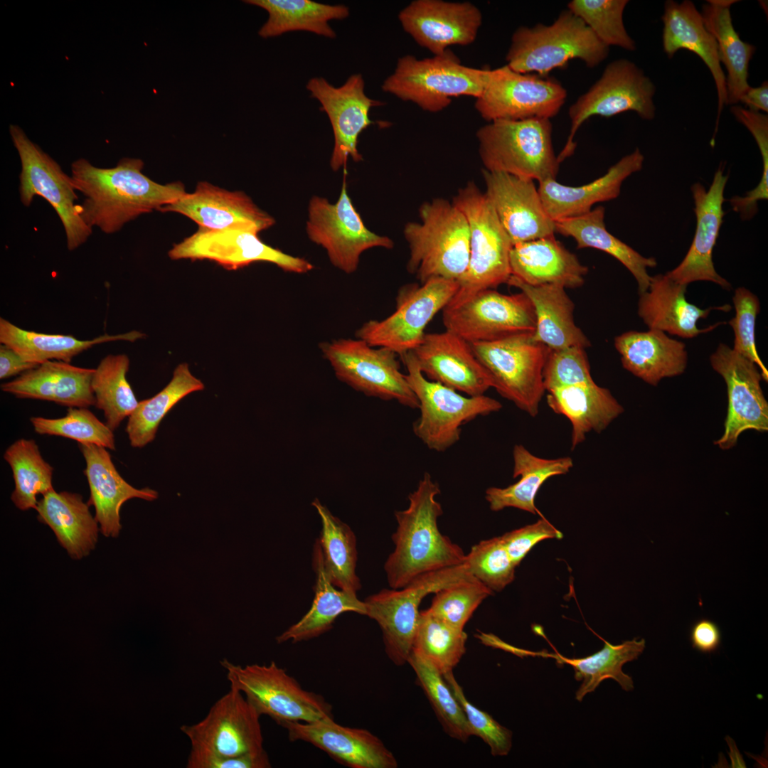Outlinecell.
Returning a JSON list of instances; mask_svg holds the SVG:
<instances>
[{
	"mask_svg": "<svg viewBox=\"0 0 768 768\" xmlns=\"http://www.w3.org/2000/svg\"><path fill=\"white\" fill-rule=\"evenodd\" d=\"M144 162L124 157L111 168L80 158L71 164V179L84 196L78 212L90 228L113 234L141 215L160 210L186 193L179 181L160 184L143 174Z\"/></svg>",
	"mask_w": 768,
	"mask_h": 768,
	"instance_id": "6da1fadb",
	"label": "cell"
},
{
	"mask_svg": "<svg viewBox=\"0 0 768 768\" xmlns=\"http://www.w3.org/2000/svg\"><path fill=\"white\" fill-rule=\"evenodd\" d=\"M439 484L425 472L408 496L409 505L395 513V545L384 569L392 589H401L425 573L463 563L466 555L458 545L441 533L437 519L442 515L436 500Z\"/></svg>",
	"mask_w": 768,
	"mask_h": 768,
	"instance_id": "7a4b0ae2",
	"label": "cell"
},
{
	"mask_svg": "<svg viewBox=\"0 0 768 768\" xmlns=\"http://www.w3.org/2000/svg\"><path fill=\"white\" fill-rule=\"evenodd\" d=\"M543 384L549 407L571 424L572 450L588 433L602 432L624 412L611 392L594 381L583 348L550 350Z\"/></svg>",
	"mask_w": 768,
	"mask_h": 768,
	"instance_id": "3957f363",
	"label": "cell"
},
{
	"mask_svg": "<svg viewBox=\"0 0 768 768\" xmlns=\"http://www.w3.org/2000/svg\"><path fill=\"white\" fill-rule=\"evenodd\" d=\"M420 222H410L404 236L410 249L409 273L422 283L432 278L458 281L469 260L470 231L464 213L453 203L437 198L419 208Z\"/></svg>",
	"mask_w": 768,
	"mask_h": 768,
	"instance_id": "277c9868",
	"label": "cell"
},
{
	"mask_svg": "<svg viewBox=\"0 0 768 768\" xmlns=\"http://www.w3.org/2000/svg\"><path fill=\"white\" fill-rule=\"evenodd\" d=\"M609 48L567 9L550 24L521 26L512 34L506 55L507 65L521 73L546 77L572 60H582L590 68L602 63Z\"/></svg>",
	"mask_w": 768,
	"mask_h": 768,
	"instance_id": "5b68a950",
	"label": "cell"
},
{
	"mask_svg": "<svg viewBox=\"0 0 768 768\" xmlns=\"http://www.w3.org/2000/svg\"><path fill=\"white\" fill-rule=\"evenodd\" d=\"M489 73L490 69L462 64L449 49L422 59L408 54L398 58L394 72L381 87L424 111L439 112L447 108L454 97H479Z\"/></svg>",
	"mask_w": 768,
	"mask_h": 768,
	"instance_id": "8992f818",
	"label": "cell"
},
{
	"mask_svg": "<svg viewBox=\"0 0 768 768\" xmlns=\"http://www.w3.org/2000/svg\"><path fill=\"white\" fill-rule=\"evenodd\" d=\"M549 119L496 120L476 132L484 169L539 182L555 179L560 162Z\"/></svg>",
	"mask_w": 768,
	"mask_h": 768,
	"instance_id": "52a82bcc",
	"label": "cell"
},
{
	"mask_svg": "<svg viewBox=\"0 0 768 768\" xmlns=\"http://www.w3.org/2000/svg\"><path fill=\"white\" fill-rule=\"evenodd\" d=\"M452 203L468 221L470 247L466 270L457 281L458 290L448 304L507 284L511 276L509 255L513 246L491 202L474 182L462 188Z\"/></svg>",
	"mask_w": 768,
	"mask_h": 768,
	"instance_id": "ba28073f",
	"label": "cell"
},
{
	"mask_svg": "<svg viewBox=\"0 0 768 768\" xmlns=\"http://www.w3.org/2000/svg\"><path fill=\"white\" fill-rule=\"evenodd\" d=\"M400 358L407 369L405 378L419 402L420 415L413 423V432L430 450L446 451L459 440L463 425L502 408L501 403L494 398L484 395L464 396L428 380L412 351Z\"/></svg>",
	"mask_w": 768,
	"mask_h": 768,
	"instance_id": "9c48e42d",
	"label": "cell"
},
{
	"mask_svg": "<svg viewBox=\"0 0 768 768\" xmlns=\"http://www.w3.org/2000/svg\"><path fill=\"white\" fill-rule=\"evenodd\" d=\"M220 663L230 686L239 690L260 716L267 715L280 726L333 718L332 706L323 695L302 688L274 661L241 666L223 658Z\"/></svg>",
	"mask_w": 768,
	"mask_h": 768,
	"instance_id": "30bf717a",
	"label": "cell"
},
{
	"mask_svg": "<svg viewBox=\"0 0 768 768\" xmlns=\"http://www.w3.org/2000/svg\"><path fill=\"white\" fill-rule=\"evenodd\" d=\"M470 344L498 393L530 416H537L545 395L543 370L550 349L535 341L533 334Z\"/></svg>",
	"mask_w": 768,
	"mask_h": 768,
	"instance_id": "8fae6325",
	"label": "cell"
},
{
	"mask_svg": "<svg viewBox=\"0 0 768 768\" xmlns=\"http://www.w3.org/2000/svg\"><path fill=\"white\" fill-rule=\"evenodd\" d=\"M655 92L654 82L631 60L619 58L608 63L599 78L570 106V132L558 156V161L573 154L577 146L575 134L592 117L608 118L631 111L643 119H654Z\"/></svg>",
	"mask_w": 768,
	"mask_h": 768,
	"instance_id": "7c38bea8",
	"label": "cell"
},
{
	"mask_svg": "<svg viewBox=\"0 0 768 768\" xmlns=\"http://www.w3.org/2000/svg\"><path fill=\"white\" fill-rule=\"evenodd\" d=\"M471 575L463 562L422 575L401 589H383L364 600L366 616L378 624L385 651L394 664L407 663L422 599Z\"/></svg>",
	"mask_w": 768,
	"mask_h": 768,
	"instance_id": "4fadbf2b",
	"label": "cell"
},
{
	"mask_svg": "<svg viewBox=\"0 0 768 768\" xmlns=\"http://www.w3.org/2000/svg\"><path fill=\"white\" fill-rule=\"evenodd\" d=\"M9 133L21 166L18 188L21 202L28 207L36 196L47 201L62 223L68 250L78 248L87 240L92 229L79 214L78 205L75 203L78 198L71 176L33 142L19 126L11 124Z\"/></svg>",
	"mask_w": 768,
	"mask_h": 768,
	"instance_id": "5bb4252c",
	"label": "cell"
},
{
	"mask_svg": "<svg viewBox=\"0 0 768 768\" xmlns=\"http://www.w3.org/2000/svg\"><path fill=\"white\" fill-rule=\"evenodd\" d=\"M324 357L341 381L363 394L395 400L412 408L419 402L400 370L398 354L360 338H338L319 343Z\"/></svg>",
	"mask_w": 768,
	"mask_h": 768,
	"instance_id": "9a60e30c",
	"label": "cell"
},
{
	"mask_svg": "<svg viewBox=\"0 0 768 768\" xmlns=\"http://www.w3.org/2000/svg\"><path fill=\"white\" fill-rule=\"evenodd\" d=\"M459 288L456 280L432 278L420 285L407 284L396 296L395 311L382 320L362 324L356 338L375 347L388 348L400 356L422 341L425 329L435 314L452 300Z\"/></svg>",
	"mask_w": 768,
	"mask_h": 768,
	"instance_id": "2e32d148",
	"label": "cell"
},
{
	"mask_svg": "<svg viewBox=\"0 0 768 768\" xmlns=\"http://www.w3.org/2000/svg\"><path fill=\"white\" fill-rule=\"evenodd\" d=\"M338 201L331 203L314 196L309 201L306 230L309 238L325 249L331 263L346 274L358 269L361 255L373 247L393 249V241L364 225L347 191L346 169Z\"/></svg>",
	"mask_w": 768,
	"mask_h": 768,
	"instance_id": "e0dca14e",
	"label": "cell"
},
{
	"mask_svg": "<svg viewBox=\"0 0 768 768\" xmlns=\"http://www.w3.org/2000/svg\"><path fill=\"white\" fill-rule=\"evenodd\" d=\"M567 92L555 79L534 73H521L507 65L490 70L474 107L488 122L496 120L549 119L555 117L566 102Z\"/></svg>",
	"mask_w": 768,
	"mask_h": 768,
	"instance_id": "ac0fdd59",
	"label": "cell"
},
{
	"mask_svg": "<svg viewBox=\"0 0 768 768\" xmlns=\"http://www.w3.org/2000/svg\"><path fill=\"white\" fill-rule=\"evenodd\" d=\"M442 321L450 331L469 343L489 342L506 337L533 334L534 306L522 292L505 294L495 289L479 291L442 309Z\"/></svg>",
	"mask_w": 768,
	"mask_h": 768,
	"instance_id": "d6986e66",
	"label": "cell"
},
{
	"mask_svg": "<svg viewBox=\"0 0 768 768\" xmlns=\"http://www.w3.org/2000/svg\"><path fill=\"white\" fill-rule=\"evenodd\" d=\"M260 715L237 688L229 690L199 722L183 725L191 752L217 757H238L264 752Z\"/></svg>",
	"mask_w": 768,
	"mask_h": 768,
	"instance_id": "ffe728a7",
	"label": "cell"
},
{
	"mask_svg": "<svg viewBox=\"0 0 768 768\" xmlns=\"http://www.w3.org/2000/svg\"><path fill=\"white\" fill-rule=\"evenodd\" d=\"M172 260L189 259L213 261L229 270H235L253 262L272 263L282 270L304 274L314 265L304 258L287 254L272 247L251 230L227 228L210 230L198 228V230L169 251Z\"/></svg>",
	"mask_w": 768,
	"mask_h": 768,
	"instance_id": "44dd1931",
	"label": "cell"
},
{
	"mask_svg": "<svg viewBox=\"0 0 768 768\" xmlns=\"http://www.w3.org/2000/svg\"><path fill=\"white\" fill-rule=\"evenodd\" d=\"M713 370L724 379L728 407L725 430L714 442L720 449L736 445L747 430H768V403L762 390V379L757 366L725 343H720L710 356Z\"/></svg>",
	"mask_w": 768,
	"mask_h": 768,
	"instance_id": "7402d4cb",
	"label": "cell"
},
{
	"mask_svg": "<svg viewBox=\"0 0 768 768\" xmlns=\"http://www.w3.org/2000/svg\"><path fill=\"white\" fill-rule=\"evenodd\" d=\"M306 87L327 114L333 129L334 144L330 159L333 171L346 169L348 157L355 162L363 160L358 149L360 134L374 122L369 117L372 107L382 105L368 97L361 74L351 75L340 87H334L322 77L311 78Z\"/></svg>",
	"mask_w": 768,
	"mask_h": 768,
	"instance_id": "603a6c76",
	"label": "cell"
},
{
	"mask_svg": "<svg viewBox=\"0 0 768 768\" xmlns=\"http://www.w3.org/2000/svg\"><path fill=\"white\" fill-rule=\"evenodd\" d=\"M398 19L403 30L434 55L452 46L474 43L482 14L469 1L414 0L400 11Z\"/></svg>",
	"mask_w": 768,
	"mask_h": 768,
	"instance_id": "cb8c5ba5",
	"label": "cell"
},
{
	"mask_svg": "<svg viewBox=\"0 0 768 768\" xmlns=\"http://www.w3.org/2000/svg\"><path fill=\"white\" fill-rule=\"evenodd\" d=\"M485 194L513 245L554 235L555 222L547 213L533 180L482 170Z\"/></svg>",
	"mask_w": 768,
	"mask_h": 768,
	"instance_id": "d4e9b609",
	"label": "cell"
},
{
	"mask_svg": "<svg viewBox=\"0 0 768 768\" xmlns=\"http://www.w3.org/2000/svg\"><path fill=\"white\" fill-rule=\"evenodd\" d=\"M728 175L719 168L708 190L700 183L691 186L695 203L696 228L691 245L681 262L666 274L675 282L688 285L696 281H708L729 290L730 283L715 270L713 252L719 235L725 212L724 190Z\"/></svg>",
	"mask_w": 768,
	"mask_h": 768,
	"instance_id": "484cf974",
	"label": "cell"
},
{
	"mask_svg": "<svg viewBox=\"0 0 768 768\" xmlns=\"http://www.w3.org/2000/svg\"><path fill=\"white\" fill-rule=\"evenodd\" d=\"M417 363L426 378L468 396L483 395L493 381L476 357L471 344L445 330L425 333L413 350Z\"/></svg>",
	"mask_w": 768,
	"mask_h": 768,
	"instance_id": "4316f807",
	"label": "cell"
},
{
	"mask_svg": "<svg viewBox=\"0 0 768 768\" xmlns=\"http://www.w3.org/2000/svg\"><path fill=\"white\" fill-rule=\"evenodd\" d=\"M292 742L302 741L321 750L336 762L351 768H395L398 762L383 742L370 731L343 726L334 718L314 722H287Z\"/></svg>",
	"mask_w": 768,
	"mask_h": 768,
	"instance_id": "83f0119b",
	"label": "cell"
},
{
	"mask_svg": "<svg viewBox=\"0 0 768 768\" xmlns=\"http://www.w3.org/2000/svg\"><path fill=\"white\" fill-rule=\"evenodd\" d=\"M159 211L182 214L199 228L210 230L245 229L259 233L275 223L245 193L227 191L206 181L199 182L193 193H186Z\"/></svg>",
	"mask_w": 768,
	"mask_h": 768,
	"instance_id": "f1b7e54d",
	"label": "cell"
},
{
	"mask_svg": "<svg viewBox=\"0 0 768 768\" xmlns=\"http://www.w3.org/2000/svg\"><path fill=\"white\" fill-rule=\"evenodd\" d=\"M687 285L679 284L666 274L651 277L648 289L639 294L638 314L649 329L660 330L683 338H692L709 332L722 322L705 329L697 326L712 310L728 312L731 306L724 304L701 309L686 298Z\"/></svg>",
	"mask_w": 768,
	"mask_h": 768,
	"instance_id": "f546056e",
	"label": "cell"
},
{
	"mask_svg": "<svg viewBox=\"0 0 768 768\" xmlns=\"http://www.w3.org/2000/svg\"><path fill=\"white\" fill-rule=\"evenodd\" d=\"M90 491L88 505L95 509L100 531L105 537L117 538L122 529L119 511L122 506L134 498L152 501L158 492L150 488L136 489L119 474L107 448L91 444H80Z\"/></svg>",
	"mask_w": 768,
	"mask_h": 768,
	"instance_id": "4dcf8cb0",
	"label": "cell"
},
{
	"mask_svg": "<svg viewBox=\"0 0 768 768\" xmlns=\"http://www.w3.org/2000/svg\"><path fill=\"white\" fill-rule=\"evenodd\" d=\"M663 23L662 44L669 58L681 49L697 55L709 69L718 94L715 135L722 109L727 105L725 75L719 60L716 41L706 28L700 12L693 1L681 3L668 0L661 17Z\"/></svg>",
	"mask_w": 768,
	"mask_h": 768,
	"instance_id": "1f68e13d",
	"label": "cell"
},
{
	"mask_svg": "<svg viewBox=\"0 0 768 768\" xmlns=\"http://www.w3.org/2000/svg\"><path fill=\"white\" fill-rule=\"evenodd\" d=\"M644 160L636 148L587 184L573 187L555 179L539 182L538 190L547 213L554 221L574 218L590 212L597 203L617 198L624 181L642 169Z\"/></svg>",
	"mask_w": 768,
	"mask_h": 768,
	"instance_id": "d6a6232c",
	"label": "cell"
},
{
	"mask_svg": "<svg viewBox=\"0 0 768 768\" xmlns=\"http://www.w3.org/2000/svg\"><path fill=\"white\" fill-rule=\"evenodd\" d=\"M95 369L48 361L1 385V389L18 398L54 402L69 407L95 405L91 381Z\"/></svg>",
	"mask_w": 768,
	"mask_h": 768,
	"instance_id": "836d02e7",
	"label": "cell"
},
{
	"mask_svg": "<svg viewBox=\"0 0 768 768\" xmlns=\"http://www.w3.org/2000/svg\"><path fill=\"white\" fill-rule=\"evenodd\" d=\"M614 346L624 368L653 386L681 375L687 366L685 343L660 330L624 332L615 337Z\"/></svg>",
	"mask_w": 768,
	"mask_h": 768,
	"instance_id": "e575fe53",
	"label": "cell"
},
{
	"mask_svg": "<svg viewBox=\"0 0 768 768\" xmlns=\"http://www.w3.org/2000/svg\"><path fill=\"white\" fill-rule=\"evenodd\" d=\"M511 275L530 285L557 284L577 288L588 268L554 235L515 244L509 255Z\"/></svg>",
	"mask_w": 768,
	"mask_h": 768,
	"instance_id": "d590c367",
	"label": "cell"
},
{
	"mask_svg": "<svg viewBox=\"0 0 768 768\" xmlns=\"http://www.w3.org/2000/svg\"><path fill=\"white\" fill-rule=\"evenodd\" d=\"M507 284L520 289L531 301L535 314V341L552 351L572 347L586 348L590 342L574 321L575 305L565 291L557 284H528L511 275Z\"/></svg>",
	"mask_w": 768,
	"mask_h": 768,
	"instance_id": "8d00e7d4",
	"label": "cell"
},
{
	"mask_svg": "<svg viewBox=\"0 0 768 768\" xmlns=\"http://www.w3.org/2000/svg\"><path fill=\"white\" fill-rule=\"evenodd\" d=\"M313 567L316 573L314 598L302 618L276 638L278 644L297 643L319 636L331 629L336 618L344 612L366 615L364 601L356 593L336 587L326 571L318 540L313 549Z\"/></svg>",
	"mask_w": 768,
	"mask_h": 768,
	"instance_id": "74e56055",
	"label": "cell"
},
{
	"mask_svg": "<svg viewBox=\"0 0 768 768\" xmlns=\"http://www.w3.org/2000/svg\"><path fill=\"white\" fill-rule=\"evenodd\" d=\"M36 510L38 521L51 528L73 559L80 560L95 549L99 523L80 494L53 489L38 501Z\"/></svg>",
	"mask_w": 768,
	"mask_h": 768,
	"instance_id": "f35d334b",
	"label": "cell"
},
{
	"mask_svg": "<svg viewBox=\"0 0 768 768\" xmlns=\"http://www.w3.org/2000/svg\"><path fill=\"white\" fill-rule=\"evenodd\" d=\"M513 460V477H519L518 481L506 488L486 490L485 498L493 511L512 507L535 514V498L542 485L551 477L567 474L573 466L570 457L541 458L522 444L514 445Z\"/></svg>",
	"mask_w": 768,
	"mask_h": 768,
	"instance_id": "ab89813d",
	"label": "cell"
},
{
	"mask_svg": "<svg viewBox=\"0 0 768 768\" xmlns=\"http://www.w3.org/2000/svg\"><path fill=\"white\" fill-rule=\"evenodd\" d=\"M735 0H708L700 12L704 24L714 37L718 58L727 70V105L740 102L750 87L748 83L750 62L755 52L753 45L743 41L732 24L730 8Z\"/></svg>",
	"mask_w": 768,
	"mask_h": 768,
	"instance_id": "60d3db41",
	"label": "cell"
},
{
	"mask_svg": "<svg viewBox=\"0 0 768 768\" xmlns=\"http://www.w3.org/2000/svg\"><path fill=\"white\" fill-rule=\"evenodd\" d=\"M605 209L602 206L574 218L555 222V233L572 238L577 249L594 248L607 252L619 261L634 276L639 294L646 292L651 277L648 268L657 265L654 257H646L612 235L604 223Z\"/></svg>",
	"mask_w": 768,
	"mask_h": 768,
	"instance_id": "b9f144b4",
	"label": "cell"
},
{
	"mask_svg": "<svg viewBox=\"0 0 768 768\" xmlns=\"http://www.w3.org/2000/svg\"><path fill=\"white\" fill-rule=\"evenodd\" d=\"M602 640L604 646L601 650L580 658H568L558 652L550 654L519 650V654L552 658L558 663L570 665L575 671V678L582 681L576 692L578 701H582L585 695L593 692L602 681L607 678L617 681L625 691L632 690V678L623 672L622 666L627 662L637 659L643 653L646 646L645 640L634 639L617 645Z\"/></svg>",
	"mask_w": 768,
	"mask_h": 768,
	"instance_id": "7bdbcfd3",
	"label": "cell"
},
{
	"mask_svg": "<svg viewBox=\"0 0 768 768\" xmlns=\"http://www.w3.org/2000/svg\"><path fill=\"white\" fill-rule=\"evenodd\" d=\"M144 336L137 331L118 335L105 334L91 340L72 335L47 334L27 331L0 319V342L17 352L26 361L41 364L48 361L70 363L73 358L94 345L114 341H134Z\"/></svg>",
	"mask_w": 768,
	"mask_h": 768,
	"instance_id": "ee69618b",
	"label": "cell"
},
{
	"mask_svg": "<svg viewBox=\"0 0 768 768\" xmlns=\"http://www.w3.org/2000/svg\"><path fill=\"white\" fill-rule=\"evenodd\" d=\"M269 14L258 33L264 38L292 31H309L329 38L336 37L329 22L343 20L349 16L343 4L331 5L310 0H247Z\"/></svg>",
	"mask_w": 768,
	"mask_h": 768,
	"instance_id": "f6af8a7d",
	"label": "cell"
},
{
	"mask_svg": "<svg viewBox=\"0 0 768 768\" xmlns=\"http://www.w3.org/2000/svg\"><path fill=\"white\" fill-rule=\"evenodd\" d=\"M204 384L191 373L187 363L179 364L169 383L154 396L139 402L126 427L130 444L141 448L151 442L165 415L188 394L202 390Z\"/></svg>",
	"mask_w": 768,
	"mask_h": 768,
	"instance_id": "bcb514c9",
	"label": "cell"
},
{
	"mask_svg": "<svg viewBox=\"0 0 768 768\" xmlns=\"http://www.w3.org/2000/svg\"><path fill=\"white\" fill-rule=\"evenodd\" d=\"M311 504L321 519V530L317 540L332 583L341 590L356 593L361 585L356 573L358 558L353 532L318 498Z\"/></svg>",
	"mask_w": 768,
	"mask_h": 768,
	"instance_id": "7dc6e473",
	"label": "cell"
},
{
	"mask_svg": "<svg viewBox=\"0 0 768 768\" xmlns=\"http://www.w3.org/2000/svg\"><path fill=\"white\" fill-rule=\"evenodd\" d=\"M3 457L13 473L12 502L21 511L36 509L37 496H43L54 489L52 484L53 468L43 458L33 439L21 438L16 440L6 449Z\"/></svg>",
	"mask_w": 768,
	"mask_h": 768,
	"instance_id": "c3c4849f",
	"label": "cell"
},
{
	"mask_svg": "<svg viewBox=\"0 0 768 768\" xmlns=\"http://www.w3.org/2000/svg\"><path fill=\"white\" fill-rule=\"evenodd\" d=\"M129 367L127 355L110 354L101 360L92 375L91 387L95 406L103 412L106 425L112 431L139 404L126 378Z\"/></svg>",
	"mask_w": 768,
	"mask_h": 768,
	"instance_id": "681fc988",
	"label": "cell"
},
{
	"mask_svg": "<svg viewBox=\"0 0 768 768\" xmlns=\"http://www.w3.org/2000/svg\"><path fill=\"white\" fill-rule=\"evenodd\" d=\"M466 640L464 629L448 624L427 609L420 611L411 653L444 675L452 671L462 659Z\"/></svg>",
	"mask_w": 768,
	"mask_h": 768,
	"instance_id": "f907efd6",
	"label": "cell"
},
{
	"mask_svg": "<svg viewBox=\"0 0 768 768\" xmlns=\"http://www.w3.org/2000/svg\"><path fill=\"white\" fill-rule=\"evenodd\" d=\"M407 663L417 676L441 723L451 737L466 742L472 735L464 712L454 695L443 675L420 656L410 653Z\"/></svg>",
	"mask_w": 768,
	"mask_h": 768,
	"instance_id": "816d5d0a",
	"label": "cell"
},
{
	"mask_svg": "<svg viewBox=\"0 0 768 768\" xmlns=\"http://www.w3.org/2000/svg\"><path fill=\"white\" fill-rule=\"evenodd\" d=\"M628 3V0H572L567 6L605 46L634 51L636 43L629 35L623 19Z\"/></svg>",
	"mask_w": 768,
	"mask_h": 768,
	"instance_id": "f5cc1de1",
	"label": "cell"
},
{
	"mask_svg": "<svg viewBox=\"0 0 768 768\" xmlns=\"http://www.w3.org/2000/svg\"><path fill=\"white\" fill-rule=\"evenodd\" d=\"M30 420L38 434L63 437L80 444L115 449L113 431L87 407H69L66 415L60 418L32 417Z\"/></svg>",
	"mask_w": 768,
	"mask_h": 768,
	"instance_id": "db71d44e",
	"label": "cell"
},
{
	"mask_svg": "<svg viewBox=\"0 0 768 768\" xmlns=\"http://www.w3.org/2000/svg\"><path fill=\"white\" fill-rule=\"evenodd\" d=\"M492 593L484 584L470 576L437 591L427 609L448 624L464 629L474 612Z\"/></svg>",
	"mask_w": 768,
	"mask_h": 768,
	"instance_id": "11a10c76",
	"label": "cell"
},
{
	"mask_svg": "<svg viewBox=\"0 0 768 768\" xmlns=\"http://www.w3.org/2000/svg\"><path fill=\"white\" fill-rule=\"evenodd\" d=\"M464 562L470 573L493 592L502 590L514 580L516 566L500 536L471 547Z\"/></svg>",
	"mask_w": 768,
	"mask_h": 768,
	"instance_id": "9f6ffc18",
	"label": "cell"
},
{
	"mask_svg": "<svg viewBox=\"0 0 768 768\" xmlns=\"http://www.w3.org/2000/svg\"><path fill=\"white\" fill-rule=\"evenodd\" d=\"M732 302L735 316L730 320L735 340L733 349L754 363L760 370L762 378L768 380V370L758 354L755 343V323L760 311L758 297L751 291L739 287L735 289Z\"/></svg>",
	"mask_w": 768,
	"mask_h": 768,
	"instance_id": "6f0895ef",
	"label": "cell"
},
{
	"mask_svg": "<svg viewBox=\"0 0 768 768\" xmlns=\"http://www.w3.org/2000/svg\"><path fill=\"white\" fill-rule=\"evenodd\" d=\"M443 677L463 709L472 735L486 743L492 755H507L512 746V732L467 700L452 671L444 673Z\"/></svg>",
	"mask_w": 768,
	"mask_h": 768,
	"instance_id": "680465c9",
	"label": "cell"
},
{
	"mask_svg": "<svg viewBox=\"0 0 768 768\" xmlns=\"http://www.w3.org/2000/svg\"><path fill=\"white\" fill-rule=\"evenodd\" d=\"M730 112L736 119L745 125L755 139L762 159L761 180L753 190L741 198L742 204L747 209H756L760 200L768 197V117L767 114L754 112L740 105H732Z\"/></svg>",
	"mask_w": 768,
	"mask_h": 768,
	"instance_id": "91938a15",
	"label": "cell"
},
{
	"mask_svg": "<svg viewBox=\"0 0 768 768\" xmlns=\"http://www.w3.org/2000/svg\"><path fill=\"white\" fill-rule=\"evenodd\" d=\"M500 537L516 567L535 545L545 539L562 538V533L542 518L533 524L507 532Z\"/></svg>",
	"mask_w": 768,
	"mask_h": 768,
	"instance_id": "94428289",
	"label": "cell"
},
{
	"mask_svg": "<svg viewBox=\"0 0 768 768\" xmlns=\"http://www.w3.org/2000/svg\"><path fill=\"white\" fill-rule=\"evenodd\" d=\"M187 768H270L271 763L267 752L247 754L238 757H217L189 752Z\"/></svg>",
	"mask_w": 768,
	"mask_h": 768,
	"instance_id": "6125c7cd",
	"label": "cell"
},
{
	"mask_svg": "<svg viewBox=\"0 0 768 768\" xmlns=\"http://www.w3.org/2000/svg\"><path fill=\"white\" fill-rule=\"evenodd\" d=\"M689 638L693 649L703 654H712L719 649L722 634L715 622L702 618L692 625Z\"/></svg>",
	"mask_w": 768,
	"mask_h": 768,
	"instance_id": "be15d7a7",
	"label": "cell"
},
{
	"mask_svg": "<svg viewBox=\"0 0 768 768\" xmlns=\"http://www.w3.org/2000/svg\"><path fill=\"white\" fill-rule=\"evenodd\" d=\"M38 364L24 360L9 346H0V378L5 379L19 373H23L36 368Z\"/></svg>",
	"mask_w": 768,
	"mask_h": 768,
	"instance_id": "e7e4bbea",
	"label": "cell"
},
{
	"mask_svg": "<svg viewBox=\"0 0 768 768\" xmlns=\"http://www.w3.org/2000/svg\"><path fill=\"white\" fill-rule=\"evenodd\" d=\"M740 102L743 103L751 111L768 112V82L764 81L756 87L751 86L741 96Z\"/></svg>",
	"mask_w": 768,
	"mask_h": 768,
	"instance_id": "03108f58",
	"label": "cell"
},
{
	"mask_svg": "<svg viewBox=\"0 0 768 768\" xmlns=\"http://www.w3.org/2000/svg\"><path fill=\"white\" fill-rule=\"evenodd\" d=\"M731 200H732V198H731V199L730 200V205L732 206V204H731ZM732 209H733V208H732ZM733 210H734V209H733ZM741 218H742V219H744V220L750 219V218H742V216H741Z\"/></svg>",
	"mask_w": 768,
	"mask_h": 768,
	"instance_id": "003e7915",
	"label": "cell"
}]
</instances>
